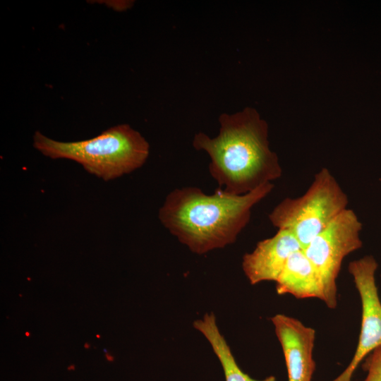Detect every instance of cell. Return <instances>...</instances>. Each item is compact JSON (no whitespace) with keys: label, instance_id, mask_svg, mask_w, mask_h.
<instances>
[{"label":"cell","instance_id":"7c38bea8","mask_svg":"<svg viewBox=\"0 0 381 381\" xmlns=\"http://www.w3.org/2000/svg\"><path fill=\"white\" fill-rule=\"evenodd\" d=\"M380 278H381V275H380Z\"/></svg>","mask_w":381,"mask_h":381},{"label":"cell","instance_id":"8992f818","mask_svg":"<svg viewBox=\"0 0 381 381\" xmlns=\"http://www.w3.org/2000/svg\"><path fill=\"white\" fill-rule=\"evenodd\" d=\"M377 267L373 255L351 261L348 266L361 301V326L353 357L346 369L332 381H351L361 362L381 345V301L375 282Z\"/></svg>","mask_w":381,"mask_h":381},{"label":"cell","instance_id":"8fae6325","mask_svg":"<svg viewBox=\"0 0 381 381\" xmlns=\"http://www.w3.org/2000/svg\"><path fill=\"white\" fill-rule=\"evenodd\" d=\"M363 368L367 372L363 381H381V345L365 357Z\"/></svg>","mask_w":381,"mask_h":381},{"label":"cell","instance_id":"3957f363","mask_svg":"<svg viewBox=\"0 0 381 381\" xmlns=\"http://www.w3.org/2000/svg\"><path fill=\"white\" fill-rule=\"evenodd\" d=\"M33 146L49 158L75 161L88 173L104 181L139 169L150 153L146 139L126 123L109 128L95 138L75 142L57 141L36 131Z\"/></svg>","mask_w":381,"mask_h":381},{"label":"cell","instance_id":"5b68a950","mask_svg":"<svg viewBox=\"0 0 381 381\" xmlns=\"http://www.w3.org/2000/svg\"><path fill=\"white\" fill-rule=\"evenodd\" d=\"M361 230L356 212L347 208L303 249L320 278L322 301L330 309L337 305V279L344 259L363 246Z\"/></svg>","mask_w":381,"mask_h":381},{"label":"cell","instance_id":"7a4b0ae2","mask_svg":"<svg viewBox=\"0 0 381 381\" xmlns=\"http://www.w3.org/2000/svg\"><path fill=\"white\" fill-rule=\"evenodd\" d=\"M219 123L217 136L197 133L192 145L209 155V171L219 188L243 195L282 176L278 158L269 147L267 124L255 111L222 113Z\"/></svg>","mask_w":381,"mask_h":381},{"label":"cell","instance_id":"52a82bcc","mask_svg":"<svg viewBox=\"0 0 381 381\" xmlns=\"http://www.w3.org/2000/svg\"><path fill=\"white\" fill-rule=\"evenodd\" d=\"M271 321L282 348L289 381H311L315 370L314 329L283 314L274 315Z\"/></svg>","mask_w":381,"mask_h":381},{"label":"cell","instance_id":"6da1fadb","mask_svg":"<svg viewBox=\"0 0 381 381\" xmlns=\"http://www.w3.org/2000/svg\"><path fill=\"white\" fill-rule=\"evenodd\" d=\"M273 188L268 183L243 195L219 188L210 195L197 187L176 188L159 208V219L191 252L205 254L234 243L248 224L253 207Z\"/></svg>","mask_w":381,"mask_h":381},{"label":"cell","instance_id":"277c9868","mask_svg":"<svg viewBox=\"0 0 381 381\" xmlns=\"http://www.w3.org/2000/svg\"><path fill=\"white\" fill-rule=\"evenodd\" d=\"M349 198L327 168L317 172L300 197L286 198L268 215L278 229L291 232L304 249L339 214L347 209Z\"/></svg>","mask_w":381,"mask_h":381},{"label":"cell","instance_id":"ba28073f","mask_svg":"<svg viewBox=\"0 0 381 381\" xmlns=\"http://www.w3.org/2000/svg\"><path fill=\"white\" fill-rule=\"evenodd\" d=\"M302 248L289 231L278 229L272 237L259 241L243 257L242 269L251 284L276 282L288 259Z\"/></svg>","mask_w":381,"mask_h":381},{"label":"cell","instance_id":"9c48e42d","mask_svg":"<svg viewBox=\"0 0 381 381\" xmlns=\"http://www.w3.org/2000/svg\"><path fill=\"white\" fill-rule=\"evenodd\" d=\"M276 282L278 294H291L296 298H317L322 301L318 274L303 249L288 259Z\"/></svg>","mask_w":381,"mask_h":381},{"label":"cell","instance_id":"30bf717a","mask_svg":"<svg viewBox=\"0 0 381 381\" xmlns=\"http://www.w3.org/2000/svg\"><path fill=\"white\" fill-rule=\"evenodd\" d=\"M193 327L209 341L222 365L226 381H276L274 376L255 380L244 373L237 364L232 353L216 322L213 313L205 314L193 322Z\"/></svg>","mask_w":381,"mask_h":381}]
</instances>
